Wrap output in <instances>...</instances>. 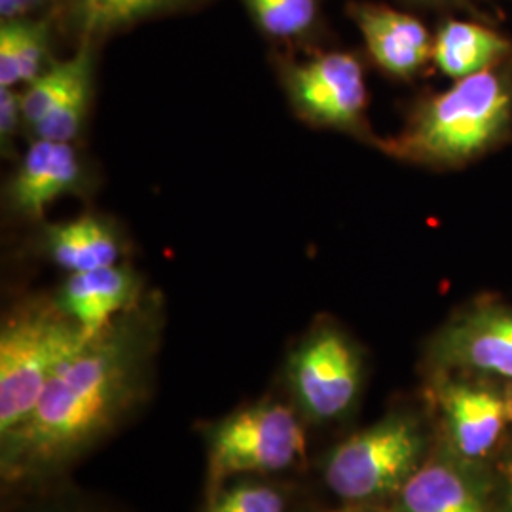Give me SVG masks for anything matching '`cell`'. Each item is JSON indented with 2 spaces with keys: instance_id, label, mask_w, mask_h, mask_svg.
<instances>
[{
  "instance_id": "obj_19",
  "label": "cell",
  "mask_w": 512,
  "mask_h": 512,
  "mask_svg": "<svg viewBox=\"0 0 512 512\" xmlns=\"http://www.w3.org/2000/svg\"><path fill=\"white\" fill-rule=\"evenodd\" d=\"M92 99V71L82 74L52 112L33 128L35 139L71 143L80 133Z\"/></svg>"
},
{
  "instance_id": "obj_20",
  "label": "cell",
  "mask_w": 512,
  "mask_h": 512,
  "mask_svg": "<svg viewBox=\"0 0 512 512\" xmlns=\"http://www.w3.org/2000/svg\"><path fill=\"white\" fill-rule=\"evenodd\" d=\"M264 33L275 38L306 33L317 16V0H245Z\"/></svg>"
},
{
  "instance_id": "obj_24",
  "label": "cell",
  "mask_w": 512,
  "mask_h": 512,
  "mask_svg": "<svg viewBox=\"0 0 512 512\" xmlns=\"http://www.w3.org/2000/svg\"><path fill=\"white\" fill-rule=\"evenodd\" d=\"M509 478H511V503H512V465H511V475H509Z\"/></svg>"
},
{
  "instance_id": "obj_3",
  "label": "cell",
  "mask_w": 512,
  "mask_h": 512,
  "mask_svg": "<svg viewBox=\"0 0 512 512\" xmlns=\"http://www.w3.org/2000/svg\"><path fill=\"white\" fill-rule=\"evenodd\" d=\"M511 95L497 74L484 71L421 107L410 128L389 150L418 162L454 164L490 147L511 118Z\"/></svg>"
},
{
  "instance_id": "obj_18",
  "label": "cell",
  "mask_w": 512,
  "mask_h": 512,
  "mask_svg": "<svg viewBox=\"0 0 512 512\" xmlns=\"http://www.w3.org/2000/svg\"><path fill=\"white\" fill-rule=\"evenodd\" d=\"M92 67L90 40H82L80 50L71 59L54 63L31 84H27V90L21 93L23 122L31 129L35 128L52 112L59 99L69 92L74 82L82 74L92 71Z\"/></svg>"
},
{
  "instance_id": "obj_22",
  "label": "cell",
  "mask_w": 512,
  "mask_h": 512,
  "mask_svg": "<svg viewBox=\"0 0 512 512\" xmlns=\"http://www.w3.org/2000/svg\"><path fill=\"white\" fill-rule=\"evenodd\" d=\"M21 122H23L21 95L14 92V88H0V141H2V147L12 145Z\"/></svg>"
},
{
  "instance_id": "obj_4",
  "label": "cell",
  "mask_w": 512,
  "mask_h": 512,
  "mask_svg": "<svg viewBox=\"0 0 512 512\" xmlns=\"http://www.w3.org/2000/svg\"><path fill=\"white\" fill-rule=\"evenodd\" d=\"M209 497L239 475H270L293 467L306 452V435L291 408L258 403L222 418L209 431Z\"/></svg>"
},
{
  "instance_id": "obj_11",
  "label": "cell",
  "mask_w": 512,
  "mask_h": 512,
  "mask_svg": "<svg viewBox=\"0 0 512 512\" xmlns=\"http://www.w3.org/2000/svg\"><path fill=\"white\" fill-rule=\"evenodd\" d=\"M351 12L368 52L387 73L408 78L433 54L429 33L420 19L376 4H355Z\"/></svg>"
},
{
  "instance_id": "obj_9",
  "label": "cell",
  "mask_w": 512,
  "mask_h": 512,
  "mask_svg": "<svg viewBox=\"0 0 512 512\" xmlns=\"http://www.w3.org/2000/svg\"><path fill=\"white\" fill-rule=\"evenodd\" d=\"M82 183V165L71 143L35 139L8 186L14 211L40 219L46 207Z\"/></svg>"
},
{
  "instance_id": "obj_12",
  "label": "cell",
  "mask_w": 512,
  "mask_h": 512,
  "mask_svg": "<svg viewBox=\"0 0 512 512\" xmlns=\"http://www.w3.org/2000/svg\"><path fill=\"white\" fill-rule=\"evenodd\" d=\"M440 404L450 425L452 440L463 458L486 456L511 414L497 395L471 385H446L440 391Z\"/></svg>"
},
{
  "instance_id": "obj_7",
  "label": "cell",
  "mask_w": 512,
  "mask_h": 512,
  "mask_svg": "<svg viewBox=\"0 0 512 512\" xmlns=\"http://www.w3.org/2000/svg\"><path fill=\"white\" fill-rule=\"evenodd\" d=\"M287 90L296 109L325 126L353 128L365 112V76L353 55L334 52L294 65Z\"/></svg>"
},
{
  "instance_id": "obj_13",
  "label": "cell",
  "mask_w": 512,
  "mask_h": 512,
  "mask_svg": "<svg viewBox=\"0 0 512 512\" xmlns=\"http://www.w3.org/2000/svg\"><path fill=\"white\" fill-rule=\"evenodd\" d=\"M46 251L59 268L78 274L118 264L120 243L110 224L86 215L50 226Z\"/></svg>"
},
{
  "instance_id": "obj_6",
  "label": "cell",
  "mask_w": 512,
  "mask_h": 512,
  "mask_svg": "<svg viewBox=\"0 0 512 512\" xmlns=\"http://www.w3.org/2000/svg\"><path fill=\"white\" fill-rule=\"evenodd\" d=\"M294 399L311 420L342 416L361 385V359L338 329L321 327L294 349L289 361Z\"/></svg>"
},
{
  "instance_id": "obj_14",
  "label": "cell",
  "mask_w": 512,
  "mask_h": 512,
  "mask_svg": "<svg viewBox=\"0 0 512 512\" xmlns=\"http://www.w3.org/2000/svg\"><path fill=\"white\" fill-rule=\"evenodd\" d=\"M397 512H486L475 486L446 463H429L408 478Z\"/></svg>"
},
{
  "instance_id": "obj_5",
  "label": "cell",
  "mask_w": 512,
  "mask_h": 512,
  "mask_svg": "<svg viewBox=\"0 0 512 512\" xmlns=\"http://www.w3.org/2000/svg\"><path fill=\"white\" fill-rule=\"evenodd\" d=\"M423 437L403 416L387 418L338 444L325 463V482L344 501L399 494L420 469Z\"/></svg>"
},
{
  "instance_id": "obj_8",
  "label": "cell",
  "mask_w": 512,
  "mask_h": 512,
  "mask_svg": "<svg viewBox=\"0 0 512 512\" xmlns=\"http://www.w3.org/2000/svg\"><path fill=\"white\" fill-rule=\"evenodd\" d=\"M61 310L90 338L141 304V279L126 266H107L69 274L55 296Z\"/></svg>"
},
{
  "instance_id": "obj_16",
  "label": "cell",
  "mask_w": 512,
  "mask_h": 512,
  "mask_svg": "<svg viewBox=\"0 0 512 512\" xmlns=\"http://www.w3.org/2000/svg\"><path fill=\"white\" fill-rule=\"evenodd\" d=\"M50 31L46 21L2 19L0 25V88L31 84L44 73Z\"/></svg>"
},
{
  "instance_id": "obj_17",
  "label": "cell",
  "mask_w": 512,
  "mask_h": 512,
  "mask_svg": "<svg viewBox=\"0 0 512 512\" xmlns=\"http://www.w3.org/2000/svg\"><path fill=\"white\" fill-rule=\"evenodd\" d=\"M177 0H71L69 21L82 40L109 35L158 14Z\"/></svg>"
},
{
  "instance_id": "obj_1",
  "label": "cell",
  "mask_w": 512,
  "mask_h": 512,
  "mask_svg": "<svg viewBox=\"0 0 512 512\" xmlns=\"http://www.w3.org/2000/svg\"><path fill=\"white\" fill-rule=\"evenodd\" d=\"M156 311L118 317L55 372L29 418L2 439L6 482L54 476L126 421L148 393Z\"/></svg>"
},
{
  "instance_id": "obj_21",
  "label": "cell",
  "mask_w": 512,
  "mask_h": 512,
  "mask_svg": "<svg viewBox=\"0 0 512 512\" xmlns=\"http://www.w3.org/2000/svg\"><path fill=\"white\" fill-rule=\"evenodd\" d=\"M287 499L279 490L258 482L222 486L207 497L205 512H285Z\"/></svg>"
},
{
  "instance_id": "obj_10",
  "label": "cell",
  "mask_w": 512,
  "mask_h": 512,
  "mask_svg": "<svg viewBox=\"0 0 512 512\" xmlns=\"http://www.w3.org/2000/svg\"><path fill=\"white\" fill-rule=\"evenodd\" d=\"M444 365L512 378V311L478 310L444 330L437 342Z\"/></svg>"
},
{
  "instance_id": "obj_15",
  "label": "cell",
  "mask_w": 512,
  "mask_h": 512,
  "mask_svg": "<svg viewBox=\"0 0 512 512\" xmlns=\"http://www.w3.org/2000/svg\"><path fill=\"white\" fill-rule=\"evenodd\" d=\"M509 50L511 44L505 38L482 25L448 21L440 29L433 57L442 73L461 80L488 71V67L509 54Z\"/></svg>"
},
{
  "instance_id": "obj_23",
  "label": "cell",
  "mask_w": 512,
  "mask_h": 512,
  "mask_svg": "<svg viewBox=\"0 0 512 512\" xmlns=\"http://www.w3.org/2000/svg\"><path fill=\"white\" fill-rule=\"evenodd\" d=\"M44 0H0L2 19L29 18Z\"/></svg>"
},
{
  "instance_id": "obj_2",
  "label": "cell",
  "mask_w": 512,
  "mask_h": 512,
  "mask_svg": "<svg viewBox=\"0 0 512 512\" xmlns=\"http://www.w3.org/2000/svg\"><path fill=\"white\" fill-rule=\"evenodd\" d=\"M92 338L57 302L12 311L0 330V440L35 410L55 372Z\"/></svg>"
},
{
  "instance_id": "obj_25",
  "label": "cell",
  "mask_w": 512,
  "mask_h": 512,
  "mask_svg": "<svg viewBox=\"0 0 512 512\" xmlns=\"http://www.w3.org/2000/svg\"><path fill=\"white\" fill-rule=\"evenodd\" d=\"M509 410H511V414H512V404H511V408H509Z\"/></svg>"
}]
</instances>
